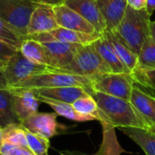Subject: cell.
<instances>
[{"instance_id": "1", "label": "cell", "mask_w": 155, "mask_h": 155, "mask_svg": "<svg viewBox=\"0 0 155 155\" xmlns=\"http://www.w3.org/2000/svg\"><path fill=\"white\" fill-rule=\"evenodd\" d=\"M98 106L97 121L114 128H147L143 118L130 101L93 90L90 94Z\"/></svg>"}, {"instance_id": "2", "label": "cell", "mask_w": 155, "mask_h": 155, "mask_svg": "<svg viewBox=\"0 0 155 155\" xmlns=\"http://www.w3.org/2000/svg\"><path fill=\"white\" fill-rule=\"evenodd\" d=\"M151 15L146 9L134 10L127 6L124 16L115 31L129 48L137 55L150 35Z\"/></svg>"}, {"instance_id": "3", "label": "cell", "mask_w": 155, "mask_h": 155, "mask_svg": "<svg viewBox=\"0 0 155 155\" xmlns=\"http://www.w3.org/2000/svg\"><path fill=\"white\" fill-rule=\"evenodd\" d=\"M64 86H79L84 87L91 92L93 91V79L74 74L70 73L61 72L56 69L54 72L45 73L32 76L17 84L8 86L6 89L9 92L20 90H32L41 88H55Z\"/></svg>"}, {"instance_id": "4", "label": "cell", "mask_w": 155, "mask_h": 155, "mask_svg": "<svg viewBox=\"0 0 155 155\" xmlns=\"http://www.w3.org/2000/svg\"><path fill=\"white\" fill-rule=\"evenodd\" d=\"M58 70L92 79L102 74L112 73L110 67L101 57L93 44L81 46L71 63Z\"/></svg>"}, {"instance_id": "5", "label": "cell", "mask_w": 155, "mask_h": 155, "mask_svg": "<svg viewBox=\"0 0 155 155\" xmlns=\"http://www.w3.org/2000/svg\"><path fill=\"white\" fill-rule=\"evenodd\" d=\"M38 5L29 0H0V21L25 39L30 16Z\"/></svg>"}, {"instance_id": "6", "label": "cell", "mask_w": 155, "mask_h": 155, "mask_svg": "<svg viewBox=\"0 0 155 155\" xmlns=\"http://www.w3.org/2000/svg\"><path fill=\"white\" fill-rule=\"evenodd\" d=\"M55 70L56 69L54 67L40 64L27 59L20 50H17L10 60L2 67L7 87L17 84L32 76L54 72Z\"/></svg>"}, {"instance_id": "7", "label": "cell", "mask_w": 155, "mask_h": 155, "mask_svg": "<svg viewBox=\"0 0 155 155\" xmlns=\"http://www.w3.org/2000/svg\"><path fill=\"white\" fill-rule=\"evenodd\" d=\"M136 80L134 74L110 73L93 79V90L130 101Z\"/></svg>"}, {"instance_id": "8", "label": "cell", "mask_w": 155, "mask_h": 155, "mask_svg": "<svg viewBox=\"0 0 155 155\" xmlns=\"http://www.w3.org/2000/svg\"><path fill=\"white\" fill-rule=\"evenodd\" d=\"M103 36V34H84L77 31L69 30L63 27H57L56 29L50 31L48 33L37 34L27 35L25 39H33L40 43L48 42V41H58L61 43L68 44H76L81 45H86L93 44L94 41Z\"/></svg>"}, {"instance_id": "9", "label": "cell", "mask_w": 155, "mask_h": 155, "mask_svg": "<svg viewBox=\"0 0 155 155\" xmlns=\"http://www.w3.org/2000/svg\"><path fill=\"white\" fill-rule=\"evenodd\" d=\"M46 53L48 65L55 69H61L66 66L74 59L81 45L61 43L58 41H48L42 43Z\"/></svg>"}, {"instance_id": "10", "label": "cell", "mask_w": 155, "mask_h": 155, "mask_svg": "<svg viewBox=\"0 0 155 155\" xmlns=\"http://www.w3.org/2000/svg\"><path fill=\"white\" fill-rule=\"evenodd\" d=\"M57 114L55 113H35L23 122L21 125L30 133L50 139L57 134Z\"/></svg>"}, {"instance_id": "11", "label": "cell", "mask_w": 155, "mask_h": 155, "mask_svg": "<svg viewBox=\"0 0 155 155\" xmlns=\"http://www.w3.org/2000/svg\"><path fill=\"white\" fill-rule=\"evenodd\" d=\"M58 26L54 6L48 5H38L33 11L28 26L27 35L48 33Z\"/></svg>"}, {"instance_id": "12", "label": "cell", "mask_w": 155, "mask_h": 155, "mask_svg": "<svg viewBox=\"0 0 155 155\" xmlns=\"http://www.w3.org/2000/svg\"><path fill=\"white\" fill-rule=\"evenodd\" d=\"M63 5L86 19L97 33L104 34L106 31V25L96 0H64Z\"/></svg>"}, {"instance_id": "13", "label": "cell", "mask_w": 155, "mask_h": 155, "mask_svg": "<svg viewBox=\"0 0 155 155\" xmlns=\"http://www.w3.org/2000/svg\"><path fill=\"white\" fill-rule=\"evenodd\" d=\"M56 22L59 27L66 28L73 31H77L84 34L97 33L94 27L82 15L74 12L64 5L54 6Z\"/></svg>"}, {"instance_id": "14", "label": "cell", "mask_w": 155, "mask_h": 155, "mask_svg": "<svg viewBox=\"0 0 155 155\" xmlns=\"http://www.w3.org/2000/svg\"><path fill=\"white\" fill-rule=\"evenodd\" d=\"M10 93L13 112L19 123L38 112L40 102L30 90H20Z\"/></svg>"}, {"instance_id": "15", "label": "cell", "mask_w": 155, "mask_h": 155, "mask_svg": "<svg viewBox=\"0 0 155 155\" xmlns=\"http://www.w3.org/2000/svg\"><path fill=\"white\" fill-rule=\"evenodd\" d=\"M36 97H45L72 104L77 99L89 95L90 91L79 86H64L55 88H41L30 90Z\"/></svg>"}, {"instance_id": "16", "label": "cell", "mask_w": 155, "mask_h": 155, "mask_svg": "<svg viewBox=\"0 0 155 155\" xmlns=\"http://www.w3.org/2000/svg\"><path fill=\"white\" fill-rule=\"evenodd\" d=\"M99 10L106 25L107 31H115L122 22L126 8L127 0H96Z\"/></svg>"}, {"instance_id": "17", "label": "cell", "mask_w": 155, "mask_h": 155, "mask_svg": "<svg viewBox=\"0 0 155 155\" xmlns=\"http://www.w3.org/2000/svg\"><path fill=\"white\" fill-rule=\"evenodd\" d=\"M130 102L143 118L148 129L155 124V97L143 91L135 84L133 87Z\"/></svg>"}, {"instance_id": "18", "label": "cell", "mask_w": 155, "mask_h": 155, "mask_svg": "<svg viewBox=\"0 0 155 155\" xmlns=\"http://www.w3.org/2000/svg\"><path fill=\"white\" fill-rule=\"evenodd\" d=\"M103 35L109 41L123 64L132 74H134L138 65V55L129 48L116 32L106 30Z\"/></svg>"}, {"instance_id": "19", "label": "cell", "mask_w": 155, "mask_h": 155, "mask_svg": "<svg viewBox=\"0 0 155 155\" xmlns=\"http://www.w3.org/2000/svg\"><path fill=\"white\" fill-rule=\"evenodd\" d=\"M93 45L94 46L96 51L99 53L101 57L104 59V61L110 67L112 73L132 74L127 69V67L123 64V62L120 60V58L116 54L115 51L114 50L113 46L111 45V44L109 43V41L106 39V37L104 35L102 37H100L99 39L94 41L93 43Z\"/></svg>"}, {"instance_id": "20", "label": "cell", "mask_w": 155, "mask_h": 155, "mask_svg": "<svg viewBox=\"0 0 155 155\" xmlns=\"http://www.w3.org/2000/svg\"><path fill=\"white\" fill-rule=\"evenodd\" d=\"M125 135L132 139L146 155H155V134L147 128H121Z\"/></svg>"}, {"instance_id": "21", "label": "cell", "mask_w": 155, "mask_h": 155, "mask_svg": "<svg viewBox=\"0 0 155 155\" xmlns=\"http://www.w3.org/2000/svg\"><path fill=\"white\" fill-rule=\"evenodd\" d=\"M103 126V141L100 145V148L96 153L93 155H121L126 153L122 146L120 145L116 134L115 128L108 124H102ZM62 155H71L68 153L61 152Z\"/></svg>"}, {"instance_id": "22", "label": "cell", "mask_w": 155, "mask_h": 155, "mask_svg": "<svg viewBox=\"0 0 155 155\" xmlns=\"http://www.w3.org/2000/svg\"><path fill=\"white\" fill-rule=\"evenodd\" d=\"M36 98L39 100V102H42L44 104H48L55 112V114L57 115L64 116L69 120L75 121V122H81V123L96 120V118L94 116L84 115V114H79L78 112H76L74 110L73 105L70 104H66V103H63V102H59V101H54V100L45 98V97H36Z\"/></svg>"}, {"instance_id": "23", "label": "cell", "mask_w": 155, "mask_h": 155, "mask_svg": "<svg viewBox=\"0 0 155 155\" xmlns=\"http://www.w3.org/2000/svg\"><path fill=\"white\" fill-rule=\"evenodd\" d=\"M19 50L27 59L40 64L48 65L46 53L42 43L33 39H25Z\"/></svg>"}, {"instance_id": "24", "label": "cell", "mask_w": 155, "mask_h": 155, "mask_svg": "<svg viewBox=\"0 0 155 155\" xmlns=\"http://www.w3.org/2000/svg\"><path fill=\"white\" fill-rule=\"evenodd\" d=\"M2 142L8 143L18 147L28 148L25 132L20 123L11 124L2 128Z\"/></svg>"}, {"instance_id": "25", "label": "cell", "mask_w": 155, "mask_h": 155, "mask_svg": "<svg viewBox=\"0 0 155 155\" xmlns=\"http://www.w3.org/2000/svg\"><path fill=\"white\" fill-rule=\"evenodd\" d=\"M148 70H155V43L150 35L144 41L138 54V65L136 71Z\"/></svg>"}, {"instance_id": "26", "label": "cell", "mask_w": 155, "mask_h": 155, "mask_svg": "<svg viewBox=\"0 0 155 155\" xmlns=\"http://www.w3.org/2000/svg\"><path fill=\"white\" fill-rule=\"evenodd\" d=\"M19 123L15 117L11 102V93L7 89L0 90V127Z\"/></svg>"}, {"instance_id": "27", "label": "cell", "mask_w": 155, "mask_h": 155, "mask_svg": "<svg viewBox=\"0 0 155 155\" xmlns=\"http://www.w3.org/2000/svg\"><path fill=\"white\" fill-rule=\"evenodd\" d=\"M25 137H26L28 149L32 152L33 154L48 155V149L50 147L49 139L34 134L25 129Z\"/></svg>"}, {"instance_id": "28", "label": "cell", "mask_w": 155, "mask_h": 155, "mask_svg": "<svg viewBox=\"0 0 155 155\" xmlns=\"http://www.w3.org/2000/svg\"><path fill=\"white\" fill-rule=\"evenodd\" d=\"M72 105L74 108V110L78 112L79 114H84V115L94 116L96 118V121H97L98 106H97L95 100L91 94L77 99L75 102L72 104Z\"/></svg>"}, {"instance_id": "29", "label": "cell", "mask_w": 155, "mask_h": 155, "mask_svg": "<svg viewBox=\"0 0 155 155\" xmlns=\"http://www.w3.org/2000/svg\"><path fill=\"white\" fill-rule=\"evenodd\" d=\"M0 40L19 50L23 42L25 39L11 31L6 25H5L0 21Z\"/></svg>"}, {"instance_id": "30", "label": "cell", "mask_w": 155, "mask_h": 155, "mask_svg": "<svg viewBox=\"0 0 155 155\" xmlns=\"http://www.w3.org/2000/svg\"><path fill=\"white\" fill-rule=\"evenodd\" d=\"M0 153L3 155H34L28 148L18 147L8 143H2Z\"/></svg>"}, {"instance_id": "31", "label": "cell", "mask_w": 155, "mask_h": 155, "mask_svg": "<svg viewBox=\"0 0 155 155\" xmlns=\"http://www.w3.org/2000/svg\"><path fill=\"white\" fill-rule=\"evenodd\" d=\"M17 51L16 48L0 40V63L5 64Z\"/></svg>"}, {"instance_id": "32", "label": "cell", "mask_w": 155, "mask_h": 155, "mask_svg": "<svg viewBox=\"0 0 155 155\" xmlns=\"http://www.w3.org/2000/svg\"><path fill=\"white\" fill-rule=\"evenodd\" d=\"M135 79H143L140 83H147L152 85L155 84V70H148V71H136L134 74Z\"/></svg>"}, {"instance_id": "33", "label": "cell", "mask_w": 155, "mask_h": 155, "mask_svg": "<svg viewBox=\"0 0 155 155\" xmlns=\"http://www.w3.org/2000/svg\"><path fill=\"white\" fill-rule=\"evenodd\" d=\"M148 0H127V5L134 10L146 9Z\"/></svg>"}, {"instance_id": "34", "label": "cell", "mask_w": 155, "mask_h": 155, "mask_svg": "<svg viewBox=\"0 0 155 155\" xmlns=\"http://www.w3.org/2000/svg\"><path fill=\"white\" fill-rule=\"evenodd\" d=\"M31 2L39 4V5H48L52 6H56L59 5H62L64 0H29Z\"/></svg>"}, {"instance_id": "35", "label": "cell", "mask_w": 155, "mask_h": 155, "mask_svg": "<svg viewBox=\"0 0 155 155\" xmlns=\"http://www.w3.org/2000/svg\"><path fill=\"white\" fill-rule=\"evenodd\" d=\"M7 88V84L6 81L5 79L3 71H2V67L0 66V90L1 89H6Z\"/></svg>"}, {"instance_id": "36", "label": "cell", "mask_w": 155, "mask_h": 155, "mask_svg": "<svg viewBox=\"0 0 155 155\" xmlns=\"http://www.w3.org/2000/svg\"><path fill=\"white\" fill-rule=\"evenodd\" d=\"M146 10L150 15H152V13L155 11V0H148L147 1Z\"/></svg>"}, {"instance_id": "37", "label": "cell", "mask_w": 155, "mask_h": 155, "mask_svg": "<svg viewBox=\"0 0 155 155\" xmlns=\"http://www.w3.org/2000/svg\"><path fill=\"white\" fill-rule=\"evenodd\" d=\"M150 37L155 43V20L150 23Z\"/></svg>"}, {"instance_id": "38", "label": "cell", "mask_w": 155, "mask_h": 155, "mask_svg": "<svg viewBox=\"0 0 155 155\" xmlns=\"http://www.w3.org/2000/svg\"><path fill=\"white\" fill-rule=\"evenodd\" d=\"M2 143H3V142H2V128L0 127V147L2 145Z\"/></svg>"}, {"instance_id": "39", "label": "cell", "mask_w": 155, "mask_h": 155, "mask_svg": "<svg viewBox=\"0 0 155 155\" xmlns=\"http://www.w3.org/2000/svg\"><path fill=\"white\" fill-rule=\"evenodd\" d=\"M149 130H151V131H152L153 133H154V134H155V124H154V125H153V126H151V127L149 128Z\"/></svg>"}, {"instance_id": "40", "label": "cell", "mask_w": 155, "mask_h": 155, "mask_svg": "<svg viewBox=\"0 0 155 155\" xmlns=\"http://www.w3.org/2000/svg\"><path fill=\"white\" fill-rule=\"evenodd\" d=\"M0 66H1V67H3V66H4V64H3L2 63H0Z\"/></svg>"}, {"instance_id": "41", "label": "cell", "mask_w": 155, "mask_h": 155, "mask_svg": "<svg viewBox=\"0 0 155 155\" xmlns=\"http://www.w3.org/2000/svg\"><path fill=\"white\" fill-rule=\"evenodd\" d=\"M0 155H3V154H2V153H0Z\"/></svg>"}]
</instances>
